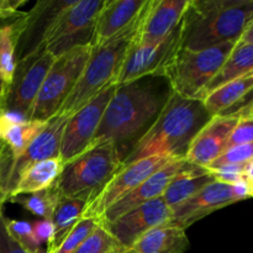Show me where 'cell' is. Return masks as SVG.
Instances as JSON below:
<instances>
[{
	"label": "cell",
	"instance_id": "obj_38",
	"mask_svg": "<svg viewBox=\"0 0 253 253\" xmlns=\"http://www.w3.org/2000/svg\"><path fill=\"white\" fill-rule=\"evenodd\" d=\"M253 106V88L242 99H240L236 104L230 106L227 110L221 113L220 115H229V116H241Z\"/></svg>",
	"mask_w": 253,
	"mask_h": 253
},
{
	"label": "cell",
	"instance_id": "obj_46",
	"mask_svg": "<svg viewBox=\"0 0 253 253\" xmlns=\"http://www.w3.org/2000/svg\"><path fill=\"white\" fill-rule=\"evenodd\" d=\"M2 24V21H0V25H1Z\"/></svg>",
	"mask_w": 253,
	"mask_h": 253
},
{
	"label": "cell",
	"instance_id": "obj_42",
	"mask_svg": "<svg viewBox=\"0 0 253 253\" xmlns=\"http://www.w3.org/2000/svg\"><path fill=\"white\" fill-rule=\"evenodd\" d=\"M247 189H249V195L250 198H253V180H247Z\"/></svg>",
	"mask_w": 253,
	"mask_h": 253
},
{
	"label": "cell",
	"instance_id": "obj_11",
	"mask_svg": "<svg viewBox=\"0 0 253 253\" xmlns=\"http://www.w3.org/2000/svg\"><path fill=\"white\" fill-rule=\"evenodd\" d=\"M172 158L170 156H153L135 161L128 165H123V167L106 183L100 193L90 202L86 203L82 217H94L99 220L109 208L130 194L141 183L145 182L151 174L157 172Z\"/></svg>",
	"mask_w": 253,
	"mask_h": 253
},
{
	"label": "cell",
	"instance_id": "obj_9",
	"mask_svg": "<svg viewBox=\"0 0 253 253\" xmlns=\"http://www.w3.org/2000/svg\"><path fill=\"white\" fill-rule=\"evenodd\" d=\"M54 59L56 57L42 46L17 61L11 83L5 86L0 111L30 120L40 89Z\"/></svg>",
	"mask_w": 253,
	"mask_h": 253
},
{
	"label": "cell",
	"instance_id": "obj_31",
	"mask_svg": "<svg viewBox=\"0 0 253 253\" xmlns=\"http://www.w3.org/2000/svg\"><path fill=\"white\" fill-rule=\"evenodd\" d=\"M100 225V221L94 217H82L72 231L64 237L58 247L52 253H73L90 236L91 232Z\"/></svg>",
	"mask_w": 253,
	"mask_h": 253
},
{
	"label": "cell",
	"instance_id": "obj_43",
	"mask_svg": "<svg viewBox=\"0 0 253 253\" xmlns=\"http://www.w3.org/2000/svg\"><path fill=\"white\" fill-rule=\"evenodd\" d=\"M5 202H6V199H5L4 194H2L1 189H0V208H2V204H4Z\"/></svg>",
	"mask_w": 253,
	"mask_h": 253
},
{
	"label": "cell",
	"instance_id": "obj_45",
	"mask_svg": "<svg viewBox=\"0 0 253 253\" xmlns=\"http://www.w3.org/2000/svg\"><path fill=\"white\" fill-rule=\"evenodd\" d=\"M1 4H2V0H0V9H1Z\"/></svg>",
	"mask_w": 253,
	"mask_h": 253
},
{
	"label": "cell",
	"instance_id": "obj_25",
	"mask_svg": "<svg viewBox=\"0 0 253 253\" xmlns=\"http://www.w3.org/2000/svg\"><path fill=\"white\" fill-rule=\"evenodd\" d=\"M253 88V71L245 76L230 81L203 98L205 109L211 116L220 115L236 104Z\"/></svg>",
	"mask_w": 253,
	"mask_h": 253
},
{
	"label": "cell",
	"instance_id": "obj_36",
	"mask_svg": "<svg viewBox=\"0 0 253 253\" xmlns=\"http://www.w3.org/2000/svg\"><path fill=\"white\" fill-rule=\"evenodd\" d=\"M0 253H29L10 234L2 208H0Z\"/></svg>",
	"mask_w": 253,
	"mask_h": 253
},
{
	"label": "cell",
	"instance_id": "obj_37",
	"mask_svg": "<svg viewBox=\"0 0 253 253\" xmlns=\"http://www.w3.org/2000/svg\"><path fill=\"white\" fill-rule=\"evenodd\" d=\"M32 229H34V235L37 242L41 246L43 244L48 245L51 242L52 236H53V225L51 221H47V220L37 221L36 224L32 225Z\"/></svg>",
	"mask_w": 253,
	"mask_h": 253
},
{
	"label": "cell",
	"instance_id": "obj_4",
	"mask_svg": "<svg viewBox=\"0 0 253 253\" xmlns=\"http://www.w3.org/2000/svg\"><path fill=\"white\" fill-rule=\"evenodd\" d=\"M143 12V11H142ZM142 16V15H141ZM140 20L124 34L100 47L91 49L90 58L76 86L62 105L58 115L72 116L90 99L109 86L115 85L128 47L136 36Z\"/></svg>",
	"mask_w": 253,
	"mask_h": 253
},
{
	"label": "cell",
	"instance_id": "obj_19",
	"mask_svg": "<svg viewBox=\"0 0 253 253\" xmlns=\"http://www.w3.org/2000/svg\"><path fill=\"white\" fill-rule=\"evenodd\" d=\"M190 0H147L135 41L155 43L178 29Z\"/></svg>",
	"mask_w": 253,
	"mask_h": 253
},
{
	"label": "cell",
	"instance_id": "obj_47",
	"mask_svg": "<svg viewBox=\"0 0 253 253\" xmlns=\"http://www.w3.org/2000/svg\"><path fill=\"white\" fill-rule=\"evenodd\" d=\"M252 116H253V115H252Z\"/></svg>",
	"mask_w": 253,
	"mask_h": 253
},
{
	"label": "cell",
	"instance_id": "obj_30",
	"mask_svg": "<svg viewBox=\"0 0 253 253\" xmlns=\"http://www.w3.org/2000/svg\"><path fill=\"white\" fill-rule=\"evenodd\" d=\"M73 253H127V250L100 224Z\"/></svg>",
	"mask_w": 253,
	"mask_h": 253
},
{
	"label": "cell",
	"instance_id": "obj_8",
	"mask_svg": "<svg viewBox=\"0 0 253 253\" xmlns=\"http://www.w3.org/2000/svg\"><path fill=\"white\" fill-rule=\"evenodd\" d=\"M105 0H73L64 7L44 39L43 46L53 57L91 43L96 17Z\"/></svg>",
	"mask_w": 253,
	"mask_h": 253
},
{
	"label": "cell",
	"instance_id": "obj_1",
	"mask_svg": "<svg viewBox=\"0 0 253 253\" xmlns=\"http://www.w3.org/2000/svg\"><path fill=\"white\" fill-rule=\"evenodd\" d=\"M172 93L163 76H146L116 85L91 147L114 143L123 162L155 124Z\"/></svg>",
	"mask_w": 253,
	"mask_h": 253
},
{
	"label": "cell",
	"instance_id": "obj_34",
	"mask_svg": "<svg viewBox=\"0 0 253 253\" xmlns=\"http://www.w3.org/2000/svg\"><path fill=\"white\" fill-rule=\"evenodd\" d=\"M249 143H253V116H239L236 126L234 127L229 137L227 148L235 147V146L249 145Z\"/></svg>",
	"mask_w": 253,
	"mask_h": 253
},
{
	"label": "cell",
	"instance_id": "obj_2",
	"mask_svg": "<svg viewBox=\"0 0 253 253\" xmlns=\"http://www.w3.org/2000/svg\"><path fill=\"white\" fill-rule=\"evenodd\" d=\"M211 118L203 100L184 98L173 91L157 120L123 165L153 156L184 158L193 138Z\"/></svg>",
	"mask_w": 253,
	"mask_h": 253
},
{
	"label": "cell",
	"instance_id": "obj_14",
	"mask_svg": "<svg viewBox=\"0 0 253 253\" xmlns=\"http://www.w3.org/2000/svg\"><path fill=\"white\" fill-rule=\"evenodd\" d=\"M249 198L246 182L226 184L214 180L184 204L173 209L169 224L187 230L190 225L216 210Z\"/></svg>",
	"mask_w": 253,
	"mask_h": 253
},
{
	"label": "cell",
	"instance_id": "obj_39",
	"mask_svg": "<svg viewBox=\"0 0 253 253\" xmlns=\"http://www.w3.org/2000/svg\"><path fill=\"white\" fill-rule=\"evenodd\" d=\"M247 43H253V22L249 26V29L245 31V34L242 35L241 39L239 40L237 44H247Z\"/></svg>",
	"mask_w": 253,
	"mask_h": 253
},
{
	"label": "cell",
	"instance_id": "obj_6",
	"mask_svg": "<svg viewBox=\"0 0 253 253\" xmlns=\"http://www.w3.org/2000/svg\"><path fill=\"white\" fill-rule=\"evenodd\" d=\"M235 46L236 42H227L199 51L180 47L165 71L172 90L184 98L202 100L205 88L219 73Z\"/></svg>",
	"mask_w": 253,
	"mask_h": 253
},
{
	"label": "cell",
	"instance_id": "obj_23",
	"mask_svg": "<svg viewBox=\"0 0 253 253\" xmlns=\"http://www.w3.org/2000/svg\"><path fill=\"white\" fill-rule=\"evenodd\" d=\"M189 246L184 229L166 224L143 235L127 253H184Z\"/></svg>",
	"mask_w": 253,
	"mask_h": 253
},
{
	"label": "cell",
	"instance_id": "obj_18",
	"mask_svg": "<svg viewBox=\"0 0 253 253\" xmlns=\"http://www.w3.org/2000/svg\"><path fill=\"white\" fill-rule=\"evenodd\" d=\"M185 163H187L185 158L173 157L169 162L166 163L162 168L151 174L145 182L141 183L130 194L124 197L123 199L115 203L113 207L109 208L104 212L103 216L99 219L100 224L104 225L115 221L116 219L125 215L126 212L162 197L172 178L182 169Z\"/></svg>",
	"mask_w": 253,
	"mask_h": 253
},
{
	"label": "cell",
	"instance_id": "obj_10",
	"mask_svg": "<svg viewBox=\"0 0 253 253\" xmlns=\"http://www.w3.org/2000/svg\"><path fill=\"white\" fill-rule=\"evenodd\" d=\"M115 85L99 93L69 116L62 136L59 160L66 165L91 147L105 109L115 93Z\"/></svg>",
	"mask_w": 253,
	"mask_h": 253
},
{
	"label": "cell",
	"instance_id": "obj_32",
	"mask_svg": "<svg viewBox=\"0 0 253 253\" xmlns=\"http://www.w3.org/2000/svg\"><path fill=\"white\" fill-rule=\"evenodd\" d=\"M6 225L11 236L19 242L22 249L26 250L29 253H46L43 247L37 242L34 235V229L30 222L6 219Z\"/></svg>",
	"mask_w": 253,
	"mask_h": 253
},
{
	"label": "cell",
	"instance_id": "obj_28",
	"mask_svg": "<svg viewBox=\"0 0 253 253\" xmlns=\"http://www.w3.org/2000/svg\"><path fill=\"white\" fill-rule=\"evenodd\" d=\"M59 197L61 195H59L58 190L53 185V187L41 190V192L16 195V197L10 198L9 202L16 203L36 216L42 217L47 221H52L54 208H56Z\"/></svg>",
	"mask_w": 253,
	"mask_h": 253
},
{
	"label": "cell",
	"instance_id": "obj_12",
	"mask_svg": "<svg viewBox=\"0 0 253 253\" xmlns=\"http://www.w3.org/2000/svg\"><path fill=\"white\" fill-rule=\"evenodd\" d=\"M180 48V25L166 39L155 43H140L133 39L124 58L116 85L146 76H163L173 57Z\"/></svg>",
	"mask_w": 253,
	"mask_h": 253
},
{
	"label": "cell",
	"instance_id": "obj_29",
	"mask_svg": "<svg viewBox=\"0 0 253 253\" xmlns=\"http://www.w3.org/2000/svg\"><path fill=\"white\" fill-rule=\"evenodd\" d=\"M14 20L0 25V77L5 86L11 83L16 68L17 37Z\"/></svg>",
	"mask_w": 253,
	"mask_h": 253
},
{
	"label": "cell",
	"instance_id": "obj_27",
	"mask_svg": "<svg viewBox=\"0 0 253 253\" xmlns=\"http://www.w3.org/2000/svg\"><path fill=\"white\" fill-rule=\"evenodd\" d=\"M253 71V43L247 44H237L230 56L227 57L226 62L219 73L214 77L209 85L205 88L204 93H203L202 100L208 93L215 90L219 86L224 85L225 83L234 79L239 78V77L245 76V74L250 73Z\"/></svg>",
	"mask_w": 253,
	"mask_h": 253
},
{
	"label": "cell",
	"instance_id": "obj_33",
	"mask_svg": "<svg viewBox=\"0 0 253 253\" xmlns=\"http://www.w3.org/2000/svg\"><path fill=\"white\" fill-rule=\"evenodd\" d=\"M253 158V143L249 145L235 146V147L227 148L216 161L209 166V169L224 167V166L232 165H244Z\"/></svg>",
	"mask_w": 253,
	"mask_h": 253
},
{
	"label": "cell",
	"instance_id": "obj_16",
	"mask_svg": "<svg viewBox=\"0 0 253 253\" xmlns=\"http://www.w3.org/2000/svg\"><path fill=\"white\" fill-rule=\"evenodd\" d=\"M172 210L167 207L162 198L141 205L126 212L115 221L103 226L127 250L151 230L169 224Z\"/></svg>",
	"mask_w": 253,
	"mask_h": 253
},
{
	"label": "cell",
	"instance_id": "obj_17",
	"mask_svg": "<svg viewBox=\"0 0 253 253\" xmlns=\"http://www.w3.org/2000/svg\"><path fill=\"white\" fill-rule=\"evenodd\" d=\"M237 120L239 116H212L192 140L185 153V161L199 167H209L226 151L229 137Z\"/></svg>",
	"mask_w": 253,
	"mask_h": 253
},
{
	"label": "cell",
	"instance_id": "obj_7",
	"mask_svg": "<svg viewBox=\"0 0 253 253\" xmlns=\"http://www.w3.org/2000/svg\"><path fill=\"white\" fill-rule=\"evenodd\" d=\"M91 49L90 44L79 46L54 59L40 89L30 120L47 123L58 115L62 105L81 78L90 58Z\"/></svg>",
	"mask_w": 253,
	"mask_h": 253
},
{
	"label": "cell",
	"instance_id": "obj_40",
	"mask_svg": "<svg viewBox=\"0 0 253 253\" xmlns=\"http://www.w3.org/2000/svg\"><path fill=\"white\" fill-rule=\"evenodd\" d=\"M253 180V158L245 166V182Z\"/></svg>",
	"mask_w": 253,
	"mask_h": 253
},
{
	"label": "cell",
	"instance_id": "obj_15",
	"mask_svg": "<svg viewBox=\"0 0 253 253\" xmlns=\"http://www.w3.org/2000/svg\"><path fill=\"white\" fill-rule=\"evenodd\" d=\"M73 0H41L29 12L14 20L16 30V62L43 46L44 39L59 12Z\"/></svg>",
	"mask_w": 253,
	"mask_h": 253
},
{
	"label": "cell",
	"instance_id": "obj_26",
	"mask_svg": "<svg viewBox=\"0 0 253 253\" xmlns=\"http://www.w3.org/2000/svg\"><path fill=\"white\" fill-rule=\"evenodd\" d=\"M85 205L86 203L84 200L59 197L51 221L53 225V236L51 242L47 245L46 253H52L61 245L64 237L82 219Z\"/></svg>",
	"mask_w": 253,
	"mask_h": 253
},
{
	"label": "cell",
	"instance_id": "obj_21",
	"mask_svg": "<svg viewBox=\"0 0 253 253\" xmlns=\"http://www.w3.org/2000/svg\"><path fill=\"white\" fill-rule=\"evenodd\" d=\"M47 123L25 120L0 111V163H10L19 158L46 127Z\"/></svg>",
	"mask_w": 253,
	"mask_h": 253
},
{
	"label": "cell",
	"instance_id": "obj_24",
	"mask_svg": "<svg viewBox=\"0 0 253 253\" xmlns=\"http://www.w3.org/2000/svg\"><path fill=\"white\" fill-rule=\"evenodd\" d=\"M63 167V162L59 158H49L34 163L20 175L10 198L31 194L53 187L61 175Z\"/></svg>",
	"mask_w": 253,
	"mask_h": 253
},
{
	"label": "cell",
	"instance_id": "obj_44",
	"mask_svg": "<svg viewBox=\"0 0 253 253\" xmlns=\"http://www.w3.org/2000/svg\"><path fill=\"white\" fill-rule=\"evenodd\" d=\"M244 115H253V106H252V108H250L249 110H247L246 113L244 114ZM241 116H242V115H241Z\"/></svg>",
	"mask_w": 253,
	"mask_h": 253
},
{
	"label": "cell",
	"instance_id": "obj_41",
	"mask_svg": "<svg viewBox=\"0 0 253 253\" xmlns=\"http://www.w3.org/2000/svg\"><path fill=\"white\" fill-rule=\"evenodd\" d=\"M4 91H5V84H4V82H2L1 77H0V109H1L2 98H4Z\"/></svg>",
	"mask_w": 253,
	"mask_h": 253
},
{
	"label": "cell",
	"instance_id": "obj_3",
	"mask_svg": "<svg viewBox=\"0 0 253 253\" xmlns=\"http://www.w3.org/2000/svg\"><path fill=\"white\" fill-rule=\"evenodd\" d=\"M253 22V0H190L180 22V47L193 51L239 42Z\"/></svg>",
	"mask_w": 253,
	"mask_h": 253
},
{
	"label": "cell",
	"instance_id": "obj_35",
	"mask_svg": "<svg viewBox=\"0 0 253 253\" xmlns=\"http://www.w3.org/2000/svg\"><path fill=\"white\" fill-rule=\"evenodd\" d=\"M245 166L244 165H232L224 166V167L210 169L215 180L226 184H236V183L245 182Z\"/></svg>",
	"mask_w": 253,
	"mask_h": 253
},
{
	"label": "cell",
	"instance_id": "obj_22",
	"mask_svg": "<svg viewBox=\"0 0 253 253\" xmlns=\"http://www.w3.org/2000/svg\"><path fill=\"white\" fill-rule=\"evenodd\" d=\"M214 180L209 168L199 167L187 162L172 178L161 198L165 200L167 207L173 210L184 204Z\"/></svg>",
	"mask_w": 253,
	"mask_h": 253
},
{
	"label": "cell",
	"instance_id": "obj_5",
	"mask_svg": "<svg viewBox=\"0 0 253 253\" xmlns=\"http://www.w3.org/2000/svg\"><path fill=\"white\" fill-rule=\"evenodd\" d=\"M121 167L123 162L115 145L100 143L67 162L54 187L61 197L89 203Z\"/></svg>",
	"mask_w": 253,
	"mask_h": 253
},
{
	"label": "cell",
	"instance_id": "obj_20",
	"mask_svg": "<svg viewBox=\"0 0 253 253\" xmlns=\"http://www.w3.org/2000/svg\"><path fill=\"white\" fill-rule=\"evenodd\" d=\"M147 0H105L94 27L93 48L100 47L137 24Z\"/></svg>",
	"mask_w": 253,
	"mask_h": 253
},
{
	"label": "cell",
	"instance_id": "obj_13",
	"mask_svg": "<svg viewBox=\"0 0 253 253\" xmlns=\"http://www.w3.org/2000/svg\"><path fill=\"white\" fill-rule=\"evenodd\" d=\"M68 119L69 116L64 115L54 116L19 158L10 163H0V189L6 202L26 168L40 161L59 158L62 136Z\"/></svg>",
	"mask_w": 253,
	"mask_h": 253
}]
</instances>
